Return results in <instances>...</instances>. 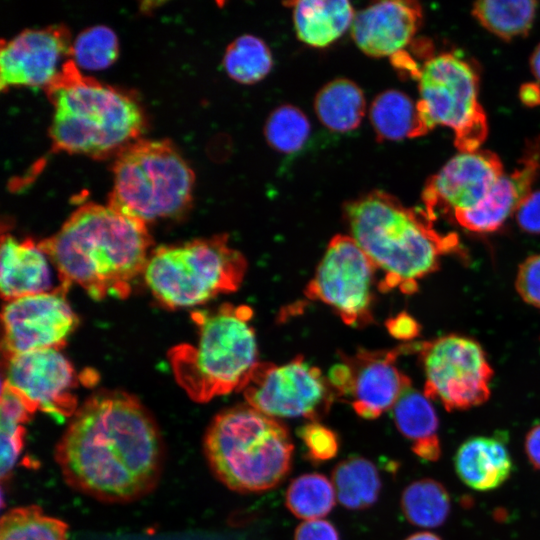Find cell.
Instances as JSON below:
<instances>
[{
    "instance_id": "cell-1",
    "label": "cell",
    "mask_w": 540,
    "mask_h": 540,
    "mask_svg": "<svg viewBox=\"0 0 540 540\" xmlns=\"http://www.w3.org/2000/svg\"><path fill=\"white\" fill-rule=\"evenodd\" d=\"M56 461L74 489L106 502H129L157 485L164 444L156 421L134 396L100 391L72 416Z\"/></svg>"
},
{
    "instance_id": "cell-2",
    "label": "cell",
    "mask_w": 540,
    "mask_h": 540,
    "mask_svg": "<svg viewBox=\"0 0 540 540\" xmlns=\"http://www.w3.org/2000/svg\"><path fill=\"white\" fill-rule=\"evenodd\" d=\"M147 224L108 204L77 208L50 238L39 242L61 287L78 285L95 300L125 298L151 254Z\"/></svg>"
},
{
    "instance_id": "cell-3",
    "label": "cell",
    "mask_w": 540,
    "mask_h": 540,
    "mask_svg": "<svg viewBox=\"0 0 540 540\" xmlns=\"http://www.w3.org/2000/svg\"><path fill=\"white\" fill-rule=\"evenodd\" d=\"M351 237L383 273L381 291L414 293L418 281L438 269L442 256L457 252L454 233L442 234L425 210L408 208L392 195L375 190L346 204Z\"/></svg>"
},
{
    "instance_id": "cell-4",
    "label": "cell",
    "mask_w": 540,
    "mask_h": 540,
    "mask_svg": "<svg viewBox=\"0 0 540 540\" xmlns=\"http://www.w3.org/2000/svg\"><path fill=\"white\" fill-rule=\"evenodd\" d=\"M45 89L54 108L49 133L56 150L93 157L119 153L143 129L133 99L82 75L72 59Z\"/></svg>"
},
{
    "instance_id": "cell-5",
    "label": "cell",
    "mask_w": 540,
    "mask_h": 540,
    "mask_svg": "<svg viewBox=\"0 0 540 540\" xmlns=\"http://www.w3.org/2000/svg\"><path fill=\"white\" fill-rule=\"evenodd\" d=\"M247 305L224 304L193 315L197 337L169 353L178 384L197 402L243 390L258 364L257 340Z\"/></svg>"
},
{
    "instance_id": "cell-6",
    "label": "cell",
    "mask_w": 540,
    "mask_h": 540,
    "mask_svg": "<svg viewBox=\"0 0 540 540\" xmlns=\"http://www.w3.org/2000/svg\"><path fill=\"white\" fill-rule=\"evenodd\" d=\"M203 447L217 479L241 493L276 487L292 465L293 443L286 426L250 405L218 413Z\"/></svg>"
},
{
    "instance_id": "cell-7",
    "label": "cell",
    "mask_w": 540,
    "mask_h": 540,
    "mask_svg": "<svg viewBox=\"0 0 540 540\" xmlns=\"http://www.w3.org/2000/svg\"><path fill=\"white\" fill-rule=\"evenodd\" d=\"M247 270L240 251L226 234L159 246L144 269L146 285L164 306L177 309L204 304L237 290Z\"/></svg>"
},
{
    "instance_id": "cell-8",
    "label": "cell",
    "mask_w": 540,
    "mask_h": 540,
    "mask_svg": "<svg viewBox=\"0 0 540 540\" xmlns=\"http://www.w3.org/2000/svg\"><path fill=\"white\" fill-rule=\"evenodd\" d=\"M194 173L167 140H139L117 154L108 205L145 224L177 216L192 199Z\"/></svg>"
},
{
    "instance_id": "cell-9",
    "label": "cell",
    "mask_w": 540,
    "mask_h": 540,
    "mask_svg": "<svg viewBox=\"0 0 540 540\" xmlns=\"http://www.w3.org/2000/svg\"><path fill=\"white\" fill-rule=\"evenodd\" d=\"M417 77L422 134L437 125L447 126L460 152L478 150L488 125L477 99L478 77L472 66L456 54L441 53L426 60Z\"/></svg>"
},
{
    "instance_id": "cell-10",
    "label": "cell",
    "mask_w": 540,
    "mask_h": 540,
    "mask_svg": "<svg viewBox=\"0 0 540 540\" xmlns=\"http://www.w3.org/2000/svg\"><path fill=\"white\" fill-rule=\"evenodd\" d=\"M425 385L424 394L446 410H465L490 396L492 367L481 345L472 338L445 335L418 348Z\"/></svg>"
},
{
    "instance_id": "cell-11",
    "label": "cell",
    "mask_w": 540,
    "mask_h": 540,
    "mask_svg": "<svg viewBox=\"0 0 540 540\" xmlns=\"http://www.w3.org/2000/svg\"><path fill=\"white\" fill-rule=\"evenodd\" d=\"M248 405L270 417L325 414L333 395L319 368L297 357L282 365L258 362L242 390Z\"/></svg>"
},
{
    "instance_id": "cell-12",
    "label": "cell",
    "mask_w": 540,
    "mask_h": 540,
    "mask_svg": "<svg viewBox=\"0 0 540 540\" xmlns=\"http://www.w3.org/2000/svg\"><path fill=\"white\" fill-rule=\"evenodd\" d=\"M376 269L350 235L334 236L308 283L305 294L327 304L348 325L371 320Z\"/></svg>"
},
{
    "instance_id": "cell-13",
    "label": "cell",
    "mask_w": 540,
    "mask_h": 540,
    "mask_svg": "<svg viewBox=\"0 0 540 540\" xmlns=\"http://www.w3.org/2000/svg\"><path fill=\"white\" fill-rule=\"evenodd\" d=\"M65 291L60 287L6 301L2 310L5 357L63 346L78 323Z\"/></svg>"
},
{
    "instance_id": "cell-14",
    "label": "cell",
    "mask_w": 540,
    "mask_h": 540,
    "mask_svg": "<svg viewBox=\"0 0 540 540\" xmlns=\"http://www.w3.org/2000/svg\"><path fill=\"white\" fill-rule=\"evenodd\" d=\"M5 378L34 410L55 417L73 416L77 376L59 349L35 350L5 357Z\"/></svg>"
},
{
    "instance_id": "cell-15",
    "label": "cell",
    "mask_w": 540,
    "mask_h": 540,
    "mask_svg": "<svg viewBox=\"0 0 540 540\" xmlns=\"http://www.w3.org/2000/svg\"><path fill=\"white\" fill-rule=\"evenodd\" d=\"M502 175V163L493 152H460L427 181L423 191L424 210L434 219L440 211L453 215L472 209Z\"/></svg>"
},
{
    "instance_id": "cell-16",
    "label": "cell",
    "mask_w": 540,
    "mask_h": 540,
    "mask_svg": "<svg viewBox=\"0 0 540 540\" xmlns=\"http://www.w3.org/2000/svg\"><path fill=\"white\" fill-rule=\"evenodd\" d=\"M69 31L62 25L26 29L0 52L1 89L10 86L46 88L59 74L62 58L71 55Z\"/></svg>"
},
{
    "instance_id": "cell-17",
    "label": "cell",
    "mask_w": 540,
    "mask_h": 540,
    "mask_svg": "<svg viewBox=\"0 0 540 540\" xmlns=\"http://www.w3.org/2000/svg\"><path fill=\"white\" fill-rule=\"evenodd\" d=\"M401 348L371 352L360 351L345 361L347 383L342 395L352 399L355 412L375 419L392 409L411 387L410 379L396 365Z\"/></svg>"
},
{
    "instance_id": "cell-18",
    "label": "cell",
    "mask_w": 540,
    "mask_h": 540,
    "mask_svg": "<svg viewBox=\"0 0 540 540\" xmlns=\"http://www.w3.org/2000/svg\"><path fill=\"white\" fill-rule=\"evenodd\" d=\"M540 174V137L530 141L513 172L503 174L474 208L452 216L461 227L478 233L498 230L532 192Z\"/></svg>"
},
{
    "instance_id": "cell-19",
    "label": "cell",
    "mask_w": 540,
    "mask_h": 540,
    "mask_svg": "<svg viewBox=\"0 0 540 540\" xmlns=\"http://www.w3.org/2000/svg\"><path fill=\"white\" fill-rule=\"evenodd\" d=\"M421 21L419 3L381 1L355 13L351 33L356 45L366 55L395 56L412 40Z\"/></svg>"
},
{
    "instance_id": "cell-20",
    "label": "cell",
    "mask_w": 540,
    "mask_h": 540,
    "mask_svg": "<svg viewBox=\"0 0 540 540\" xmlns=\"http://www.w3.org/2000/svg\"><path fill=\"white\" fill-rule=\"evenodd\" d=\"M49 256L32 240H18L10 234L1 240V295L6 301L49 292L52 273Z\"/></svg>"
},
{
    "instance_id": "cell-21",
    "label": "cell",
    "mask_w": 540,
    "mask_h": 540,
    "mask_svg": "<svg viewBox=\"0 0 540 540\" xmlns=\"http://www.w3.org/2000/svg\"><path fill=\"white\" fill-rule=\"evenodd\" d=\"M454 465L465 485L477 491H490L509 478L513 463L501 439L496 436H474L459 446Z\"/></svg>"
},
{
    "instance_id": "cell-22",
    "label": "cell",
    "mask_w": 540,
    "mask_h": 540,
    "mask_svg": "<svg viewBox=\"0 0 540 540\" xmlns=\"http://www.w3.org/2000/svg\"><path fill=\"white\" fill-rule=\"evenodd\" d=\"M293 10L296 35L312 47H326L352 26L355 12L346 0H303L287 3Z\"/></svg>"
},
{
    "instance_id": "cell-23",
    "label": "cell",
    "mask_w": 540,
    "mask_h": 540,
    "mask_svg": "<svg viewBox=\"0 0 540 540\" xmlns=\"http://www.w3.org/2000/svg\"><path fill=\"white\" fill-rule=\"evenodd\" d=\"M314 108L321 123L336 132L356 129L366 110L363 91L353 81L337 78L317 93Z\"/></svg>"
},
{
    "instance_id": "cell-24",
    "label": "cell",
    "mask_w": 540,
    "mask_h": 540,
    "mask_svg": "<svg viewBox=\"0 0 540 540\" xmlns=\"http://www.w3.org/2000/svg\"><path fill=\"white\" fill-rule=\"evenodd\" d=\"M370 120L381 140H401L422 136L417 109L405 93L389 89L378 94L370 106Z\"/></svg>"
},
{
    "instance_id": "cell-25",
    "label": "cell",
    "mask_w": 540,
    "mask_h": 540,
    "mask_svg": "<svg viewBox=\"0 0 540 540\" xmlns=\"http://www.w3.org/2000/svg\"><path fill=\"white\" fill-rule=\"evenodd\" d=\"M332 484L339 502L352 510L373 505L381 489L376 466L361 456H351L339 462L332 472Z\"/></svg>"
},
{
    "instance_id": "cell-26",
    "label": "cell",
    "mask_w": 540,
    "mask_h": 540,
    "mask_svg": "<svg viewBox=\"0 0 540 540\" xmlns=\"http://www.w3.org/2000/svg\"><path fill=\"white\" fill-rule=\"evenodd\" d=\"M401 509L413 525L435 528L442 525L451 509L446 488L434 479H420L410 483L402 492Z\"/></svg>"
},
{
    "instance_id": "cell-27",
    "label": "cell",
    "mask_w": 540,
    "mask_h": 540,
    "mask_svg": "<svg viewBox=\"0 0 540 540\" xmlns=\"http://www.w3.org/2000/svg\"><path fill=\"white\" fill-rule=\"evenodd\" d=\"M537 2L486 0L474 3V17L488 31L510 40L526 35L533 23Z\"/></svg>"
},
{
    "instance_id": "cell-28",
    "label": "cell",
    "mask_w": 540,
    "mask_h": 540,
    "mask_svg": "<svg viewBox=\"0 0 540 540\" xmlns=\"http://www.w3.org/2000/svg\"><path fill=\"white\" fill-rule=\"evenodd\" d=\"M34 408L3 381L1 395V478L11 473L23 447L24 424Z\"/></svg>"
},
{
    "instance_id": "cell-29",
    "label": "cell",
    "mask_w": 540,
    "mask_h": 540,
    "mask_svg": "<svg viewBox=\"0 0 540 540\" xmlns=\"http://www.w3.org/2000/svg\"><path fill=\"white\" fill-rule=\"evenodd\" d=\"M223 65L233 80L242 84H254L264 79L271 71L273 58L263 40L245 34L228 45Z\"/></svg>"
},
{
    "instance_id": "cell-30",
    "label": "cell",
    "mask_w": 540,
    "mask_h": 540,
    "mask_svg": "<svg viewBox=\"0 0 540 540\" xmlns=\"http://www.w3.org/2000/svg\"><path fill=\"white\" fill-rule=\"evenodd\" d=\"M335 489L322 474L307 473L295 478L286 491V505L298 518L316 520L326 516L335 505Z\"/></svg>"
},
{
    "instance_id": "cell-31",
    "label": "cell",
    "mask_w": 540,
    "mask_h": 540,
    "mask_svg": "<svg viewBox=\"0 0 540 540\" xmlns=\"http://www.w3.org/2000/svg\"><path fill=\"white\" fill-rule=\"evenodd\" d=\"M392 409L396 427L412 446L438 438V417L424 393L409 387Z\"/></svg>"
},
{
    "instance_id": "cell-32",
    "label": "cell",
    "mask_w": 540,
    "mask_h": 540,
    "mask_svg": "<svg viewBox=\"0 0 540 540\" xmlns=\"http://www.w3.org/2000/svg\"><path fill=\"white\" fill-rule=\"evenodd\" d=\"M68 526L37 506L11 509L2 516L0 540H67Z\"/></svg>"
},
{
    "instance_id": "cell-33",
    "label": "cell",
    "mask_w": 540,
    "mask_h": 540,
    "mask_svg": "<svg viewBox=\"0 0 540 540\" xmlns=\"http://www.w3.org/2000/svg\"><path fill=\"white\" fill-rule=\"evenodd\" d=\"M310 130L307 116L299 108L285 104L270 113L264 126V135L274 150L294 153L306 143Z\"/></svg>"
},
{
    "instance_id": "cell-34",
    "label": "cell",
    "mask_w": 540,
    "mask_h": 540,
    "mask_svg": "<svg viewBox=\"0 0 540 540\" xmlns=\"http://www.w3.org/2000/svg\"><path fill=\"white\" fill-rule=\"evenodd\" d=\"M116 34L107 26L94 25L81 31L71 46V56L77 67L100 70L111 65L118 56Z\"/></svg>"
},
{
    "instance_id": "cell-35",
    "label": "cell",
    "mask_w": 540,
    "mask_h": 540,
    "mask_svg": "<svg viewBox=\"0 0 540 540\" xmlns=\"http://www.w3.org/2000/svg\"><path fill=\"white\" fill-rule=\"evenodd\" d=\"M298 434L307 448L308 456L314 461L330 460L338 453L339 440L336 433L317 421L302 426Z\"/></svg>"
},
{
    "instance_id": "cell-36",
    "label": "cell",
    "mask_w": 540,
    "mask_h": 540,
    "mask_svg": "<svg viewBox=\"0 0 540 540\" xmlns=\"http://www.w3.org/2000/svg\"><path fill=\"white\" fill-rule=\"evenodd\" d=\"M515 287L524 302L540 308V254L527 257L519 265Z\"/></svg>"
},
{
    "instance_id": "cell-37",
    "label": "cell",
    "mask_w": 540,
    "mask_h": 540,
    "mask_svg": "<svg viewBox=\"0 0 540 540\" xmlns=\"http://www.w3.org/2000/svg\"><path fill=\"white\" fill-rule=\"evenodd\" d=\"M515 216L520 228L533 234L540 233V191H532L518 206Z\"/></svg>"
},
{
    "instance_id": "cell-38",
    "label": "cell",
    "mask_w": 540,
    "mask_h": 540,
    "mask_svg": "<svg viewBox=\"0 0 540 540\" xmlns=\"http://www.w3.org/2000/svg\"><path fill=\"white\" fill-rule=\"evenodd\" d=\"M294 540H340L336 528L328 521L307 520L298 525Z\"/></svg>"
},
{
    "instance_id": "cell-39",
    "label": "cell",
    "mask_w": 540,
    "mask_h": 540,
    "mask_svg": "<svg viewBox=\"0 0 540 540\" xmlns=\"http://www.w3.org/2000/svg\"><path fill=\"white\" fill-rule=\"evenodd\" d=\"M390 334L398 339L409 340L419 334L420 326L409 314L402 312L389 319L386 323Z\"/></svg>"
},
{
    "instance_id": "cell-40",
    "label": "cell",
    "mask_w": 540,
    "mask_h": 540,
    "mask_svg": "<svg viewBox=\"0 0 540 540\" xmlns=\"http://www.w3.org/2000/svg\"><path fill=\"white\" fill-rule=\"evenodd\" d=\"M524 449L530 464L540 471V424L533 426L526 434Z\"/></svg>"
},
{
    "instance_id": "cell-41",
    "label": "cell",
    "mask_w": 540,
    "mask_h": 540,
    "mask_svg": "<svg viewBox=\"0 0 540 540\" xmlns=\"http://www.w3.org/2000/svg\"><path fill=\"white\" fill-rule=\"evenodd\" d=\"M520 100L527 106L540 104V87L536 83H526L520 88Z\"/></svg>"
},
{
    "instance_id": "cell-42",
    "label": "cell",
    "mask_w": 540,
    "mask_h": 540,
    "mask_svg": "<svg viewBox=\"0 0 540 540\" xmlns=\"http://www.w3.org/2000/svg\"><path fill=\"white\" fill-rule=\"evenodd\" d=\"M530 67L533 75L540 82V44L535 48L531 55Z\"/></svg>"
},
{
    "instance_id": "cell-43",
    "label": "cell",
    "mask_w": 540,
    "mask_h": 540,
    "mask_svg": "<svg viewBox=\"0 0 540 540\" xmlns=\"http://www.w3.org/2000/svg\"><path fill=\"white\" fill-rule=\"evenodd\" d=\"M405 540H442V539L434 533L422 531V532H417L410 535Z\"/></svg>"
}]
</instances>
